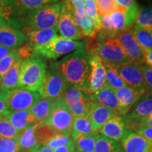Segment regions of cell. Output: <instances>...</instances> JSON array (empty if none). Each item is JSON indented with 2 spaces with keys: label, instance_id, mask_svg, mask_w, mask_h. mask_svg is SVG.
<instances>
[{
  "label": "cell",
  "instance_id": "816d5d0a",
  "mask_svg": "<svg viewBox=\"0 0 152 152\" xmlns=\"http://www.w3.org/2000/svg\"><path fill=\"white\" fill-rule=\"evenodd\" d=\"M139 1L143 4L142 7H149V6H152V0H138Z\"/></svg>",
  "mask_w": 152,
  "mask_h": 152
},
{
  "label": "cell",
  "instance_id": "db71d44e",
  "mask_svg": "<svg viewBox=\"0 0 152 152\" xmlns=\"http://www.w3.org/2000/svg\"><path fill=\"white\" fill-rule=\"evenodd\" d=\"M30 152H35V151H33V150H30Z\"/></svg>",
  "mask_w": 152,
  "mask_h": 152
},
{
  "label": "cell",
  "instance_id": "4fadbf2b",
  "mask_svg": "<svg viewBox=\"0 0 152 152\" xmlns=\"http://www.w3.org/2000/svg\"><path fill=\"white\" fill-rule=\"evenodd\" d=\"M88 56L90 72L85 90L92 94L107 85L103 61L96 54H88Z\"/></svg>",
  "mask_w": 152,
  "mask_h": 152
},
{
  "label": "cell",
  "instance_id": "d590c367",
  "mask_svg": "<svg viewBox=\"0 0 152 152\" xmlns=\"http://www.w3.org/2000/svg\"><path fill=\"white\" fill-rule=\"evenodd\" d=\"M20 58H23V57L20 55V49L18 48L11 51L7 56L0 61V81L5 73L9 71V68Z\"/></svg>",
  "mask_w": 152,
  "mask_h": 152
},
{
  "label": "cell",
  "instance_id": "83f0119b",
  "mask_svg": "<svg viewBox=\"0 0 152 152\" xmlns=\"http://www.w3.org/2000/svg\"><path fill=\"white\" fill-rule=\"evenodd\" d=\"M53 101L54 99H51L42 98L38 103L29 109L30 113L35 117L36 122L45 123L50 113Z\"/></svg>",
  "mask_w": 152,
  "mask_h": 152
},
{
  "label": "cell",
  "instance_id": "4316f807",
  "mask_svg": "<svg viewBox=\"0 0 152 152\" xmlns=\"http://www.w3.org/2000/svg\"><path fill=\"white\" fill-rule=\"evenodd\" d=\"M96 137L85 135L73 130L71 132V138L75 152H94Z\"/></svg>",
  "mask_w": 152,
  "mask_h": 152
},
{
  "label": "cell",
  "instance_id": "d6a6232c",
  "mask_svg": "<svg viewBox=\"0 0 152 152\" xmlns=\"http://www.w3.org/2000/svg\"><path fill=\"white\" fill-rule=\"evenodd\" d=\"M131 29L137 42L144 50L152 49V31L140 28L135 25Z\"/></svg>",
  "mask_w": 152,
  "mask_h": 152
},
{
  "label": "cell",
  "instance_id": "5bb4252c",
  "mask_svg": "<svg viewBox=\"0 0 152 152\" xmlns=\"http://www.w3.org/2000/svg\"><path fill=\"white\" fill-rule=\"evenodd\" d=\"M0 19L19 30L26 26V15L17 0H0Z\"/></svg>",
  "mask_w": 152,
  "mask_h": 152
},
{
  "label": "cell",
  "instance_id": "b9f144b4",
  "mask_svg": "<svg viewBox=\"0 0 152 152\" xmlns=\"http://www.w3.org/2000/svg\"><path fill=\"white\" fill-rule=\"evenodd\" d=\"M142 69L145 85V92L147 94H152V68L143 64L142 65Z\"/></svg>",
  "mask_w": 152,
  "mask_h": 152
},
{
  "label": "cell",
  "instance_id": "ba28073f",
  "mask_svg": "<svg viewBox=\"0 0 152 152\" xmlns=\"http://www.w3.org/2000/svg\"><path fill=\"white\" fill-rule=\"evenodd\" d=\"M85 42L74 41L58 36L47 45L33 49V53L40 55L44 58L55 60L77 49H85Z\"/></svg>",
  "mask_w": 152,
  "mask_h": 152
},
{
  "label": "cell",
  "instance_id": "6da1fadb",
  "mask_svg": "<svg viewBox=\"0 0 152 152\" xmlns=\"http://www.w3.org/2000/svg\"><path fill=\"white\" fill-rule=\"evenodd\" d=\"M55 65L68 86L86 88L90 72L89 56L86 49H80L66 55L55 62Z\"/></svg>",
  "mask_w": 152,
  "mask_h": 152
},
{
  "label": "cell",
  "instance_id": "bcb514c9",
  "mask_svg": "<svg viewBox=\"0 0 152 152\" xmlns=\"http://www.w3.org/2000/svg\"><path fill=\"white\" fill-rule=\"evenodd\" d=\"M53 152H75V151L73 143L71 142V143L66 144L65 146H62V147L53 149Z\"/></svg>",
  "mask_w": 152,
  "mask_h": 152
},
{
  "label": "cell",
  "instance_id": "9f6ffc18",
  "mask_svg": "<svg viewBox=\"0 0 152 152\" xmlns=\"http://www.w3.org/2000/svg\"><path fill=\"white\" fill-rule=\"evenodd\" d=\"M23 152H30V151H23Z\"/></svg>",
  "mask_w": 152,
  "mask_h": 152
},
{
  "label": "cell",
  "instance_id": "9c48e42d",
  "mask_svg": "<svg viewBox=\"0 0 152 152\" xmlns=\"http://www.w3.org/2000/svg\"><path fill=\"white\" fill-rule=\"evenodd\" d=\"M68 85L58 71L55 62H50L49 69L47 71L37 92L42 98L56 99L65 92Z\"/></svg>",
  "mask_w": 152,
  "mask_h": 152
},
{
  "label": "cell",
  "instance_id": "11a10c76",
  "mask_svg": "<svg viewBox=\"0 0 152 152\" xmlns=\"http://www.w3.org/2000/svg\"><path fill=\"white\" fill-rule=\"evenodd\" d=\"M94 1H95V2H96V1H97V0H94Z\"/></svg>",
  "mask_w": 152,
  "mask_h": 152
},
{
  "label": "cell",
  "instance_id": "484cf974",
  "mask_svg": "<svg viewBox=\"0 0 152 152\" xmlns=\"http://www.w3.org/2000/svg\"><path fill=\"white\" fill-rule=\"evenodd\" d=\"M23 60L22 58L17 60L3 76L0 81V91L6 92L18 87L19 73Z\"/></svg>",
  "mask_w": 152,
  "mask_h": 152
},
{
  "label": "cell",
  "instance_id": "277c9868",
  "mask_svg": "<svg viewBox=\"0 0 152 152\" xmlns=\"http://www.w3.org/2000/svg\"><path fill=\"white\" fill-rule=\"evenodd\" d=\"M61 14V3L51 4L26 16L25 33L29 30L56 28Z\"/></svg>",
  "mask_w": 152,
  "mask_h": 152
},
{
  "label": "cell",
  "instance_id": "ab89813d",
  "mask_svg": "<svg viewBox=\"0 0 152 152\" xmlns=\"http://www.w3.org/2000/svg\"><path fill=\"white\" fill-rule=\"evenodd\" d=\"M83 1H84V11L85 14L96 22L101 23V16L98 12L96 2L94 0H83Z\"/></svg>",
  "mask_w": 152,
  "mask_h": 152
},
{
  "label": "cell",
  "instance_id": "30bf717a",
  "mask_svg": "<svg viewBox=\"0 0 152 152\" xmlns=\"http://www.w3.org/2000/svg\"><path fill=\"white\" fill-rule=\"evenodd\" d=\"M73 116L87 115L92 102V96L83 87L68 86L62 95Z\"/></svg>",
  "mask_w": 152,
  "mask_h": 152
},
{
  "label": "cell",
  "instance_id": "74e56055",
  "mask_svg": "<svg viewBox=\"0 0 152 152\" xmlns=\"http://www.w3.org/2000/svg\"><path fill=\"white\" fill-rule=\"evenodd\" d=\"M96 4L101 17L109 16L111 13L122 8L117 4L114 0H97Z\"/></svg>",
  "mask_w": 152,
  "mask_h": 152
},
{
  "label": "cell",
  "instance_id": "681fc988",
  "mask_svg": "<svg viewBox=\"0 0 152 152\" xmlns=\"http://www.w3.org/2000/svg\"><path fill=\"white\" fill-rule=\"evenodd\" d=\"M12 50H14V49L7 48V47L0 45V61L4 58L5 56H7Z\"/></svg>",
  "mask_w": 152,
  "mask_h": 152
},
{
  "label": "cell",
  "instance_id": "e0dca14e",
  "mask_svg": "<svg viewBox=\"0 0 152 152\" xmlns=\"http://www.w3.org/2000/svg\"><path fill=\"white\" fill-rule=\"evenodd\" d=\"M123 115L116 114L109 119L99 131L101 135L120 142L130 132Z\"/></svg>",
  "mask_w": 152,
  "mask_h": 152
},
{
  "label": "cell",
  "instance_id": "60d3db41",
  "mask_svg": "<svg viewBox=\"0 0 152 152\" xmlns=\"http://www.w3.org/2000/svg\"><path fill=\"white\" fill-rule=\"evenodd\" d=\"M0 148L11 152H20L18 140L0 137Z\"/></svg>",
  "mask_w": 152,
  "mask_h": 152
},
{
  "label": "cell",
  "instance_id": "603a6c76",
  "mask_svg": "<svg viewBox=\"0 0 152 152\" xmlns=\"http://www.w3.org/2000/svg\"><path fill=\"white\" fill-rule=\"evenodd\" d=\"M72 15L76 25L83 36L95 37L96 33L102 28V24L96 22L86 14H79L71 7Z\"/></svg>",
  "mask_w": 152,
  "mask_h": 152
},
{
  "label": "cell",
  "instance_id": "f35d334b",
  "mask_svg": "<svg viewBox=\"0 0 152 152\" xmlns=\"http://www.w3.org/2000/svg\"><path fill=\"white\" fill-rule=\"evenodd\" d=\"M71 142V134L58 132L54 137H52L45 145L50 149H54L58 147H62V146H65Z\"/></svg>",
  "mask_w": 152,
  "mask_h": 152
},
{
  "label": "cell",
  "instance_id": "8fae6325",
  "mask_svg": "<svg viewBox=\"0 0 152 152\" xmlns=\"http://www.w3.org/2000/svg\"><path fill=\"white\" fill-rule=\"evenodd\" d=\"M57 28L61 37L66 39L78 41L84 37L74 20L71 7L66 0L61 3V14Z\"/></svg>",
  "mask_w": 152,
  "mask_h": 152
},
{
  "label": "cell",
  "instance_id": "5b68a950",
  "mask_svg": "<svg viewBox=\"0 0 152 152\" xmlns=\"http://www.w3.org/2000/svg\"><path fill=\"white\" fill-rule=\"evenodd\" d=\"M0 99L7 106L9 112L29 110L40 101L37 92L16 87L9 91H0Z\"/></svg>",
  "mask_w": 152,
  "mask_h": 152
},
{
  "label": "cell",
  "instance_id": "d4e9b609",
  "mask_svg": "<svg viewBox=\"0 0 152 152\" xmlns=\"http://www.w3.org/2000/svg\"><path fill=\"white\" fill-rule=\"evenodd\" d=\"M7 118L11 125L20 133L37 123L30 110L10 112Z\"/></svg>",
  "mask_w": 152,
  "mask_h": 152
},
{
  "label": "cell",
  "instance_id": "8992f818",
  "mask_svg": "<svg viewBox=\"0 0 152 152\" xmlns=\"http://www.w3.org/2000/svg\"><path fill=\"white\" fill-rule=\"evenodd\" d=\"M56 133V130L45 123H35L19 136L20 152L30 151L39 145H45Z\"/></svg>",
  "mask_w": 152,
  "mask_h": 152
},
{
  "label": "cell",
  "instance_id": "2e32d148",
  "mask_svg": "<svg viewBox=\"0 0 152 152\" xmlns=\"http://www.w3.org/2000/svg\"><path fill=\"white\" fill-rule=\"evenodd\" d=\"M121 46L125 54L133 63L143 65L144 64V49L133 35L132 29L126 30L120 33L117 36Z\"/></svg>",
  "mask_w": 152,
  "mask_h": 152
},
{
  "label": "cell",
  "instance_id": "52a82bcc",
  "mask_svg": "<svg viewBox=\"0 0 152 152\" xmlns=\"http://www.w3.org/2000/svg\"><path fill=\"white\" fill-rule=\"evenodd\" d=\"M73 114L62 96L54 99L48 118L45 124L56 132L71 134Z\"/></svg>",
  "mask_w": 152,
  "mask_h": 152
},
{
  "label": "cell",
  "instance_id": "836d02e7",
  "mask_svg": "<svg viewBox=\"0 0 152 152\" xmlns=\"http://www.w3.org/2000/svg\"><path fill=\"white\" fill-rule=\"evenodd\" d=\"M58 1L59 0H17L26 16L45 6L57 3Z\"/></svg>",
  "mask_w": 152,
  "mask_h": 152
},
{
  "label": "cell",
  "instance_id": "f5cc1de1",
  "mask_svg": "<svg viewBox=\"0 0 152 152\" xmlns=\"http://www.w3.org/2000/svg\"><path fill=\"white\" fill-rule=\"evenodd\" d=\"M0 152H11V151H6V150H4L0 148Z\"/></svg>",
  "mask_w": 152,
  "mask_h": 152
},
{
  "label": "cell",
  "instance_id": "44dd1931",
  "mask_svg": "<svg viewBox=\"0 0 152 152\" xmlns=\"http://www.w3.org/2000/svg\"><path fill=\"white\" fill-rule=\"evenodd\" d=\"M57 32H58L57 27L27 31L26 34L28 38V45L33 50L36 47L47 45L58 37Z\"/></svg>",
  "mask_w": 152,
  "mask_h": 152
},
{
  "label": "cell",
  "instance_id": "ac0fdd59",
  "mask_svg": "<svg viewBox=\"0 0 152 152\" xmlns=\"http://www.w3.org/2000/svg\"><path fill=\"white\" fill-rule=\"evenodd\" d=\"M151 113L152 94L145 93L140 96L128 113L123 116L128 126L136 120L147 116Z\"/></svg>",
  "mask_w": 152,
  "mask_h": 152
},
{
  "label": "cell",
  "instance_id": "f907efd6",
  "mask_svg": "<svg viewBox=\"0 0 152 152\" xmlns=\"http://www.w3.org/2000/svg\"><path fill=\"white\" fill-rule=\"evenodd\" d=\"M33 151L35 152H53V149L46 145H39L33 149Z\"/></svg>",
  "mask_w": 152,
  "mask_h": 152
},
{
  "label": "cell",
  "instance_id": "c3c4849f",
  "mask_svg": "<svg viewBox=\"0 0 152 152\" xmlns=\"http://www.w3.org/2000/svg\"><path fill=\"white\" fill-rule=\"evenodd\" d=\"M9 113L10 112L9 111L8 109L7 108L4 102L1 99H0V118L7 117Z\"/></svg>",
  "mask_w": 152,
  "mask_h": 152
},
{
  "label": "cell",
  "instance_id": "3957f363",
  "mask_svg": "<svg viewBox=\"0 0 152 152\" xmlns=\"http://www.w3.org/2000/svg\"><path fill=\"white\" fill-rule=\"evenodd\" d=\"M47 72V64L43 56L36 54L23 60L20 68L18 87L37 92Z\"/></svg>",
  "mask_w": 152,
  "mask_h": 152
},
{
  "label": "cell",
  "instance_id": "7a4b0ae2",
  "mask_svg": "<svg viewBox=\"0 0 152 152\" xmlns=\"http://www.w3.org/2000/svg\"><path fill=\"white\" fill-rule=\"evenodd\" d=\"M96 36V43L89 49L87 54H96L104 63L114 67L132 62L125 54L117 37H107L99 33Z\"/></svg>",
  "mask_w": 152,
  "mask_h": 152
},
{
  "label": "cell",
  "instance_id": "7402d4cb",
  "mask_svg": "<svg viewBox=\"0 0 152 152\" xmlns=\"http://www.w3.org/2000/svg\"><path fill=\"white\" fill-rule=\"evenodd\" d=\"M115 91L119 104V114L124 115L141 96L128 85L121 87Z\"/></svg>",
  "mask_w": 152,
  "mask_h": 152
},
{
  "label": "cell",
  "instance_id": "ee69618b",
  "mask_svg": "<svg viewBox=\"0 0 152 152\" xmlns=\"http://www.w3.org/2000/svg\"><path fill=\"white\" fill-rule=\"evenodd\" d=\"M135 125H141V126H146L152 128V113L147 116L141 118L136 120L134 122L131 123L130 125H128L129 130H130L131 128Z\"/></svg>",
  "mask_w": 152,
  "mask_h": 152
},
{
  "label": "cell",
  "instance_id": "f546056e",
  "mask_svg": "<svg viewBox=\"0 0 152 152\" xmlns=\"http://www.w3.org/2000/svg\"><path fill=\"white\" fill-rule=\"evenodd\" d=\"M94 152H123V149L119 142L99 134L95 140Z\"/></svg>",
  "mask_w": 152,
  "mask_h": 152
},
{
  "label": "cell",
  "instance_id": "8d00e7d4",
  "mask_svg": "<svg viewBox=\"0 0 152 152\" xmlns=\"http://www.w3.org/2000/svg\"><path fill=\"white\" fill-rule=\"evenodd\" d=\"M21 134L11 125L7 117L0 118V137L18 140Z\"/></svg>",
  "mask_w": 152,
  "mask_h": 152
},
{
  "label": "cell",
  "instance_id": "ffe728a7",
  "mask_svg": "<svg viewBox=\"0 0 152 152\" xmlns=\"http://www.w3.org/2000/svg\"><path fill=\"white\" fill-rule=\"evenodd\" d=\"M121 142L123 152H152V142L132 131Z\"/></svg>",
  "mask_w": 152,
  "mask_h": 152
},
{
  "label": "cell",
  "instance_id": "f1b7e54d",
  "mask_svg": "<svg viewBox=\"0 0 152 152\" xmlns=\"http://www.w3.org/2000/svg\"><path fill=\"white\" fill-rule=\"evenodd\" d=\"M72 130L88 136L96 137L99 134V132L93 128L92 123L87 115L74 117Z\"/></svg>",
  "mask_w": 152,
  "mask_h": 152
},
{
  "label": "cell",
  "instance_id": "f6af8a7d",
  "mask_svg": "<svg viewBox=\"0 0 152 152\" xmlns=\"http://www.w3.org/2000/svg\"><path fill=\"white\" fill-rule=\"evenodd\" d=\"M68 1L69 4L75 11L77 14H84V1L83 0H66Z\"/></svg>",
  "mask_w": 152,
  "mask_h": 152
},
{
  "label": "cell",
  "instance_id": "7bdbcfd3",
  "mask_svg": "<svg viewBox=\"0 0 152 152\" xmlns=\"http://www.w3.org/2000/svg\"><path fill=\"white\" fill-rule=\"evenodd\" d=\"M130 131L140 134L142 137L152 142V128L146 126H141V125H135L130 128Z\"/></svg>",
  "mask_w": 152,
  "mask_h": 152
},
{
  "label": "cell",
  "instance_id": "d6986e66",
  "mask_svg": "<svg viewBox=\"0 0 152 152\" xmlns=\"http://www.w3.org/2000/svg\"><path fill=\"white\" fill-rule=\"evenodd\" d=\"M116 114L118 113L113 110L93 101L90 104L87 115L90 118L94 130L99 132L102 126Z\"/></svg>",
  "mask_w": 152,
  "mask_h": 152
},
{
  "label": "cell",
  "instance_id": "7c38bea8",
  "mask_svg": "<svg viewBox=\"0 0 152 152\" xmlns=\"http://www.w3.org/2000/svg\"><path fill=\"white\" fill-rule=\"evenodd\" d=\"M115 68L125 84L140 95L145 94V85L142 65L130 62Z\"/></svg>",
  "mask_w": 152,
  "mask_h": 152
},
{
  "label": "cell",
  "instance_id": "7dc6e473",
  "mask_svg": "<svg viewBox=\"0 0 152 152\" xmlns=\"http://www.w3.org/2000/svg\"><path fill=\"white\" fill-rule=\"evenodd\" d=\"M144 63H145V65L152 68V49L144 50Z\"/></svg>",
  "mask_w": 152,
  "mask_h": 152
},
{
  "label": "cell",
  "instance_id": "4dcf8cb0",
  "mask_svg": "<svg viewBox=\"0 0 152 152\" xmlns=\"http://www.w3.org/2000/svg\"><path fill=\"white\" fill-rule=\"evenodd\" d=\"M118 5L125 9L127 20L130 28L134 26L140 7L137 0H114Z\"/></svg>",
  "mask_w": 152,
  "mask_h": 152
},
{
  "label": "cell",
  "instance_id": "9a60e30c",
  "mask_svg": "<svg viewBox=\"0 0 152 152\" xmlns=\"http://www.w3.org/2000/svg\"><path fill=\"white\" fill-rule=\"evenodd\" d=\"M26 34L21 30L9 25L3 19H0V45L11 49H16L27 42Z\"/></svg>",
  "mask_w": 152,
  "mask_h": 152
},
{
  "label": "cell",
  "instance_id": "e575fe53",
  "mask_svg": "<svg viewBox=\"0 0 152 152\" xmlns=\"http://www.w3.org/2000/svg\"><path fill=\"white\" fill-rule=\"evenodd\" d=\"M134 25L152 31V6L140 7Z\"/></svg>",
  "mask_w": 152,
  "mask_h": 152
},
{
  "label": "cell",
  "instance_id": "1f68e13d",
  "mask_svg": "<svg viewBox=\"0 0 152 152\" xmlns=\"http://www.w3.org/2000/svg\"><path fill=\"white\" fill-rule=\"evenodd\" d=\"M103 64L104 68H105L106 85L108 86H109L113 90H116L127 85L124 80L121 78L119 74L118 73L116 69L114 66L106 64V63L103 62Z\"/></svg>",
  "mask_w": 152,
  "mask_h": 152
},
{
  "label": "cell",
  "instance_id": "cb8c5ba5",
  "mask_svg": "<svg viewBox=\"0 0 152 152\" xmlns=\"http://www.w3.org/2000/svg\"><path fill=\"white\" fill-rule=\"evenodd\" d=\"M92 100L119 114V104L115 91L108 85L92 94Z\"/></svg>",
  "mask_w": 152,
  "mask_h": 152
}]
</instances>
